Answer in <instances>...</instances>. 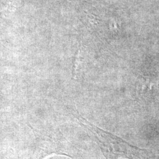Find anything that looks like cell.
I'll return each instance as SVG.
<instances>
[{"label": "cell", "instance_id": "cell-1", "mask_svg": "<svg viewBox=\"0 0 159 159\" xmlns=\"http://www.w3.org/2000/svg\"><path fill=\"white\" fill-rule=\"evenodd\" d=\"M76 117L89 136L98 144L106 159H146L145 149L132 146L119 137L93 125L79 114Z\"/></svg>", "mask_w": 159, "mask_h": 159}, {"label": "cell", "instance_id": "cell-2", "mask_svg": "<svg viewBox=\"0 0 159 159\" xmlns=\"http://www.w3.org/2000/svg\"><path fill=\"white\" fill-rule=\"evenodd\" d=\"M80 49H79L77 52V55L75 57V61L74 62V66H73V74L77 75L79 74L81 65V54H80Z\"/></svg>", "mask_w": 159, "mask_h": 159}, {"label": "cell", "instance_id": "cell-3", "mask_svg": "<svg viewBox=\"0 0 159 159\" xmlns=\"http://www.w3.org/2000/svg\"><path fill=\"white\" fill-rule=\"evenodd\" d=\"M111 28L112 29V30H118L119 29V25L118 24H116V23L115 21H112L111 23Z\"/></svg>", "mask_w": 159, "mask_h": 159}]
</instances>
